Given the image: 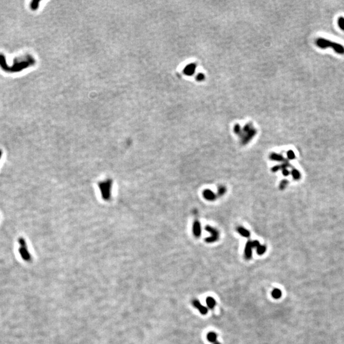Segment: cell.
<instances>
[{"label": "cell", "mask_w": 344, "mask_h": 344, "mask_svg": "<svg viewBox=\"0 0 344 344\" xmlns=\"http://www.w3.org/2000/svg\"><path fill=\"white\" fill-rule=\"evenodd\" d=\"M205 230L211 234V236L205 239V241L207 243H213L218 240L219 238V233L216 229L210 227V226H207L205 227Z\"/></svg>", "instance_id": "1"}, {"label": "cell", "mask_w": 344, "mask_h": 344, "mask_svg": "<svg viewBox=\"0 0 344 344\" xmlns=\"http://www.w3.org/2000/svg\"><path fill=\"white\" fill-rule=\"evenodd\" d=\"M244 131L245 133V135L243 138L242 142L244 144H245V143H247L248 141L251 140L253 138V137L256 134V131L253 128L249 127L248 126H245V128L244 129Z\"/></svg>", "instance_id": "2"}, {"label": "cell", "mask_w": 344, "mask_h": 344, "mask_svg": "<svg viewBox=\"0 0 344 344\" xmlns=\"http://www.w3.org/2000/svg\"><path fill=\"white\" fill-rule=\"evenodd\" d=\"M316 45L321 48V49H326V48L328 47H331L332 48L333 45V42H331L330 40H328L327 39H325V38H318L316 40Z\"/></svg>", "instance_id": "3"}, {"label": "cell", "mask_w": 344, "mask_h": 344, "mask_svg": "<svg viewBox=\"0 0 344 344\" xmlns=\"http://www.w3.org/2000/svg\"><path fill=\"white\" fill-rule=\"evenodd\" d=\"M253 246L252 244V242L248 241L246 244L245 247V257L246 260H250L252 257V248Z\"/></svg>", "instance_id": "4"}, {"label": "cell", "mask_w": 344, "mask_h": 344, "mask_svg": "<svg viewBox=\"0 0 344 344\" xmlns=\"http://www.w3.org/2000/svg\"><path fill=\"white\" fill-rule=\"evenodd\" d=\"M193 304L194 307H195V308L198 309L199 310V312H200L201 313H202V314L205 315V314H207V312H208V309H207V307H204V306L202 305V304H201L198 300H193Z\"/></svg>", "instance_id": "5"}, {"label": "cell", "mask_w": 344, "mask_h": 344, "mask_svg": "<svg viewBox=\"0 0 344 344\" xmlns=\"http://www.w3.org/2000/svg\"><path fill=\"white\" fill-rule=\"evenodd\" d=\"M203 197L208 201H214L216 199L217 196L212 192V190H210L209 189H206L203 191Z\"/></svg>", "instance_id": "6"}, {"label": "cell", "mask_w": 344, "mask_h": 344, "mask_svg": "<svg viewBox=\"0 0 344 344\" xmlns=\"http://www.w3.org/2000/svg\"><path fill=\"white\" fill-rule=\"evenodd\" d=\"M201 233H202V229H201V225L199 222L198 221V220H196L194 223L193 224V233L194 235L198 238L201 235Z\"/></svg>", "instance_id": "7"}, {"label": "cell", "mask_w": 344, "mask_h": 344, "mask_svg": "<svg viewBox=\"0 0 344 344\" xmlns=\"http://www.w3.org/2000/svg\"><path fill=\"white\" fill-rule=\"evenodd\" d=\"M332 49L337 54H344V47L341 44L334 42Z\"/></svg>", "instance_id": "8"}, {"label": "cell", "mask_w": 344, "mask_h": 344, "mask_svg": "<svg viewBox=\"0 0 344 344\" xmlns=\"http://www.w3.org/2000/svg\"><path fill=\"white\" fill-rule=\"evenodd\" d=\"M237 231L240 233V235H242L244 237H249L250 236V232L248 231L247 229H246L245 228L243 227H238L237 228Z\"/></svg>", "instance_id": "9"}, {"label": "cell", "mask_w": 344, "mask_h": 344, "mask_svg": "<svg viewBox=\"0 0 344 344\" xmlns=\"http://www.w3.org/2000/svg\"><path fill=\"white\" fill-rule=\"evenodd\" d=\"M206 303H207V305L208 307V308L210 309H213L214 307H215V304H216L215 300L212 297H208L206 299Z\"/></svg>", "instance_id": "10"}, {"label": "cell", "mask_w": 344, "mask_h": 344, "mask_svg": "<svg viewBox=\"0 0 344 344\" xmlns=\"http://www.w3.org/2000/svg\"><path fill=\"white\" fill-rule=\"evenodd\" d=\"M217 335L214 332H210L207 334V339L211 343H214L215 342H216L217 341Z\"/></svg>", "instance_id": "11"}, {"label": "cell", "mask_w": 344, "mask_h": 344, "mask_svg": "<svg viewBox=\"0 0 344 344\" xmlns=\"http://www.w3.org/2000/svg\"><path fill=\"white\" fill-rule=\"evenodd\" d=\"M272 296L275 299H279L282 296V291L279 289H275L272 292Z\"/></svg>", "instance_id": "12"}, {"label": "cell", "mask_w": 344, "mask_h": 344, "mask_svg": "<svg viewBox=\"0 0 344 344\" xmlns=\"http://www.w3.org/2000/svg\"><path fill=\"white\" fill-rule=\"evenodd\" d=\"M270 158L272 160L276 161H284V158L281 154H276V153H272V154H271L270 156Z\"/></svg>", "instance_id": "13"}, {"label": "cell", "mask_w": 344, "mask_h": 344, "mask_svg": "<svg viewBox=\"0 0 344 344\" xmlns=\"http://www.w3.org/2000/svg\"><path fill=\"white\" fill-rule=\"evenodd\" d=\"M256 251H257V253L259 254V255H263L266 251V247L265 245H260L256 248Z\"/></svg>", "instance_id": "14"}, {"label": "cell", "mask_w": 344, "mask_h": 344, "mask_svg": "<svg viewBox=\"0 0 344 344\" xmlns=\"http://www.w3.org/2000/svg\"><path fill=\"white\" fill-rule=\"evenodd\" d=\"M292 175H293V177L294 178V179H295V180H299L300 178V177H301L300 172L296 169L293 170Z\"/></svg>", "instance_id": "15"}, {"label": "cell", "mask_w": 344, "mask_h": 344, "mask_svg": "<svg viewBox=\"0 0 344 344\" xmlns=\"http://www.w3.org/2000/svg\"><path fill=\"white\" fill-rule=\"evenodd\" d=\"M195 68V66H193V65H190V66H188L187 67V68H186L185 72H186V73L187 74H188V75L193 74V72H194Z\"/></svg>", "instance_id": "16"}, {"label": "cell", "mask_w": 344, "mask_h": 344, "mask_svg": "<svg viewBox=\"0 0 344 344\" xmlns=\"http://www.w3.org/2000/svg\"><path fill=\"white\" fill-rule=\"evenodd\" d=\"M338 25L342 30L344 31V17H340L338 18Z\"/></svg>", "instance_id": "17"}, {"label": "cell", "mask_w": 344, "mask_h": 344, "mask_svg": "<svg viewBox=\"0 0 344 344\" xmlns=\"http://www.w3.org/2000/svg\"><path fill=\"white\" fill-rule=\"evenodd\" d=\"M226 192V189L225 187L221 186V187H219V189H218V195L219 196H223L225 194Z\"/></svg>", "instance_id": "18"}, {"label": "cell", "mask_w": 344, "mask_h": 344, "mask_svg": "<svg viewBox=\"0 0 344 344\" xmlns=\"http://www.w3.org/2000/svg\"><path fill=\"white\" fill-rule=\"evenodd\" d=\"M288 182L286 180H282V181L281 182V184H280V186H279V187H280V189H281V190L284 189L285 188V187H286L287 186H288Z\"/></svg>", "instance_id": "19"}, {"label": "cell", "mask_w": 344, "mask_h": 344, "mask_svg": "<svg viewBox=\"0 0 344 344\" xmlns=\"http://www.w3.org/2000/svg\"><path fill=\"white\" fill-rule=\"evenodd\" d=\"M287 155H288V158L289 159H293L295 158L294 153V152L292 151V150L288 151V154H287Z\"/></svg>", "instance_id": "20"}, {"label": "cell", "mask_w": 344, "mask_h": 344, "mask_svg": "<svg viewBox=\"0 0 344 344\" xmlns=\"http://www.w3.org/2000/svg\"><path fill=\"white\" fill-rule=\"evenodd\" d=\"M282 174L284 176H288V175H289V171H288V170H287V169H283L282 170Z\"/></svg>", "instance_id": "21"}, {"label": "cell", "mask_w": 344, "mask_h": 344, "mask_svg": "<svg viewBox=\"0 0 344 344\" xmlns=\"http://www.w3.org/2000/svg\"><path fill=\"white\" fill-rule=\"evenodd\" d=\"M280 169H281V166H274L273 168H272V171H273V172H276V171H277L278 170H279Z\"/></svg>", "instance_id": "22"}, {"label": "cell", "mask_w": 344, "mask_h": 344, "mask_svg": "<svg viewBox=\"0 0 344 344\" xmlns=\"http://www.w3.org/2000/svg\"><path fill=\"white\" fill-rule=\"evenodd\" d=\"M214 344H221V343H219V342L218 341H217V342H215V343H214Z\"/></svg>", "instance_id": "23"}]
</instances>
